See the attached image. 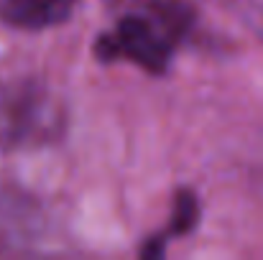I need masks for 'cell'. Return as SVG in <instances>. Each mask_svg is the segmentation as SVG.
<instances>
[{
  "mask_svg": "<svg viewBox=\"0 0 263 260\" xmlns=\"http://www.w3.org/2000/svg\"><path fill=\"white\" fill-rule=\"evenodd\" d=\"M95 54L102 62H112L118 56L143 67L146 72L164 74L169 67L172 46L169 41L154 28L151 21L141 15H125L115 33H102L95 44Z\"/></svg>",
  "mask_w": 263,
  "mask_h": 260,
  "instance_id": "1",
  "label": "cell"
},
{
  "mask_svg": "<svg viewBox=\"0 0 263 260\" xmlns=\"http://www.w3.org/2000/svg\"><path fill=\"white\" fill-rule=\"evenodd\" d=\"M197 219H199V202L194 196V191L189 189H179L174 196V207H172V219H169V230H166V237H179V235H186L197 227Z\"/></svg>",
  "mask_w": 263,
  "mask_h": 260,
  "instance_id": "3",
  "label": "cell"
},
{
  "mask_svg": "<svg viewBox=\"0 0 263 260\" xmlns=\"http://www.w3.org/2000/svg\"><path fill=\"white\" fill-rule=\"evenodd\" d=\"M166 235H156L151 240H146V245L141 248V258H161L164 255V240Z\"/></svg>",
  "mask_w": 263,
  "mask_h": 260,
  "instance_id": "4",
  "label": "cell"
},
{
  "mask_svg": "<svg viewBox=\"0 0 263 260\" xmlns=\"http://www.w3.org/2000/svg\"><path fill=\"white\" fill-rule=\"evenodd\" d=\"M80 0H0V18L15 28L44 31L72 18Z\"/></svg>",
  "mask_w": 263,
  "mask_h": 260,
  "instance_id": "2",
  "label": "cell"
}]
</instances>
